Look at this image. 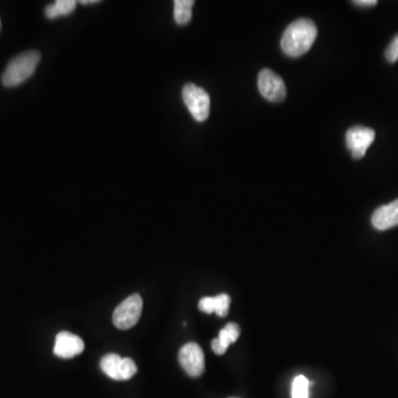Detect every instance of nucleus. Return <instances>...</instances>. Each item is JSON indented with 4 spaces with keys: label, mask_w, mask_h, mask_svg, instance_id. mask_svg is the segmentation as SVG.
Masks as SVG:
<instances>
[{
    "label": "nucleus",
    "mask_w": 398,
    "mask_h": 398,
    "mask_svg": "<svg viewBox=\"0 0 398 398\" xmlns=\"http://www.w3.org/2000/svg\"><path fill=\"white\" fill-rule=\"evenodd\" d=\"M83 350H85V343L81 337L75 334L70 332H60L56 337L53 353L61 359H72L81 354Z\"/></svg>",
    "instance_id": "nucleus-9"
},
{
    "label": "nucleus",
    "mask_w": 398,
    "mask_h": 398,
    "mask_svg": "<svg viewBox=\"0 0 398 398\" xmlns=\"http://www.w3.org/2000/svg\"><path fill=\"white\" fill-rule=\"evenodd\" d=\"M353 3L356 6H360V7H374V6L377 5L376 0H355Z\"/></svg>",
    "instance_id": "nucleus-18"
},
{
    "label": "nucleus",
    "mask_w": 398,
    "mask_h": 398,
    "mask_svg": "<svg viewBox=\"0 0 398 398\" xmlns=\"http://www.w3.org/2000/svg\"><path fill=\"white\" fill-rule=\"evenodd\" d=\"M372 224L377 230L391 229L398 226V198L377 208L372 216Z\"/></svg>",
    "instance_id": "nucleus-10"
},
{
    "label": "nucleus",
    "mask_w": 398,
    "mask_h": 398,
    "mask_svg": "<svg viewBox=\"0 0 398 398\" xmlns=\"http://www.w3.org/2000/svg\"><path fill=\"white\" fill-rule=\"evenodd\" d=\"M230 297L228 295H217V297H206L199 301L198 308L201 312L211 314L217 313L219 317H226L229 311Z\"/></svg>",
    "instance_id": "nucleus-11"
},
{
    "label": "nucleus",
    "mask_w": 398,
    "mask_h": 398,
    "mask_svg": "<svg viewBox=\"0 0 398 398\" xmlns=\"http://www.w3.org/2000/svg\"><path fill=\"white\" fill-rule=\"evenodd\" d=\"M0 28H1V23H0Z\"/></svg>",
    "instance_id": "nucleus-20"
},
{
    "label": "nucleus",
    "mask_w": 398,
    "mask_h": 398,
    "mask_svg": "<svg viewBox=\"0 0 398 398\" xmlns=\"http://www.w3.org/2000/svg\"><path fill=\"white\" fill-rule=\"evenodd\" d=\"M78 1L75 0H57L56 3L48 5L45 8V15L48 19H57L71 15L77 8Z\"/></svg>",
    "instance_id": "nucleus-12"
},
{
    "label": "nucleus",
    "mask_w": 398,
    "mask_h": 398,
    "mask_svg": "<svg viewBox=\"0 0 398 398\" xmlns=\"http://www.w3.org/2000/svg\"><path fill=\"white\" fill-rule=\"evenodd\" d=\"M142 309H143V300L141 295H130L127 299L117 305V309L114 310V325L120 330L131 329L139 322Z\"/></svg>",
    "instance_id": "nucleus-4"
},
{
    "label": "nucleus",
    "mask_w": 398,
    "mask_h": 398,
    "mask_svg": "<svg viewBox=\"0 0 398 398\" xmlns=\"http://www.w3.org/2000/svg\"><path fill=\"white\" fill-rule=\"evenodd\" d=\"M385 58L389 63H394V62L398 60V35L392 40L391 43H389V47L386 48Z\"/></svg>",
    "instance_id": "nucleus-16"
},
{
    "label": "nucleus",
    "mask_w": 398,
    "mask_h": 398,
    "mask_svg": "<svg viewBox=\"0 0 398 398\" xmlns=\"http://www.w3.org/2000/svg\"><path fill=\"white\" fill-rule=\"evenodd\" d=\"M233 398H235V397H233Z\"/></svg>",
    "instance_id": "nucleus-21"
},
{
    "label": "nucleus",
    "mask_w": 398,
    "mask_h": 398,
    "mask_svg": "<svg viewBox=\"0 0 398 398\" xmlns=\"http://www.w3.org/2000/svg\"><path fill=\"white\" fill-rule=\"evenodd\" d=\"M40 59L41 56L36 50L23 52L21 55L14 58L8 63L7 68L1 75L3 85L6 88H14L27 81L35 73Z\"/></svg>",
    "instance_id": "nucleus-2"
},
{
    "label": "nucleus",
    "mask_w": 398,
    "mask_h": 398,
    "mask_svg": "<svg viewBox=\"0 0 398 398\" xmlns=\"http://www.w3.org/2000/svg\"><path fill=\"white\" fill-rule=\"evenodd\" d=\"M318 37V28L310 19L295 20L282 36L281 48L291 58L301 57L309 51Z\"/></svg>",
    "instance_id": "nucleus-1"
},
{
    "label": "nucleus",
    "mask_w": 398,
    "mask_h": 398,
    "mask_svg": "<svg viewBox=\"0 0 398 398\" xmlns=\"http://www.w3.org/2000/svg\"><path fill=\"white\" fill-rule=\"evenodd\" d=\"M310 382L303 375H299L293 379L291 389L292 398H309Z\"/></svg>",
    "instance_id": "nucleus-15"
},
{
    "label": "nucleus",
    "mask_w": 398,
    "mask_h": 398,
    "mask_svg": "<svg viewBox=\"0 0 398 398\" xmlns=\"http://www.w3.org/2000/svg\"><path fill=\"white\" fill-rule=\"evenodd\" d=\"M101 369L105 375L114 381H127L137 372L136 364L130 357H121L117 354H108L101 360Z\"/></svg>",
    "instance_id": "nucleus-5"
},
{
    "label": "nucleus",
    "mask_w": 398,
    "mask_h": 398,
    "mask_svg": "<svg viewBox=\"0 0 398 398\" xmlns=\"http://www.w3.org/2000/svg\"><path fill=\"white\" fill-rule=\"evenodd\" d=\"M178 360L184 371L192 377H198L205 372V356L201 347L195 342L185 344L182 347Z\"/></svg>",
    "instance_id": "nucleus-7"
},
{
    "label": "nucleus",
    "mask_w": 398,
    "mask_h": 398,
    "mask_svg": "<svg viewBox=\"0 0 398 398\" xmlns=\"http://www.w3.org/2000/svg\"><path fill=\"white\" fill-rule=\"evenodd\" d=\"M100 3L99 0H80L79 4L81 5H90V4H98Z\"/></svg>",
    "instance_id": "nucleus-19"
},
{
    "label": "nucleus",
    "mask_w": 398,
    "mask_h": 398,
    "mask_svg": "<svg viewBox=\"0 0 398 398\" xmlns=\"http://www.w3.org/2000/svg\"><path fill=\"white\" fill-rule=\"evenodd\" d=\"M211 349H213V351L215 352L217 355H223V354H225L226 351H227V349L219 342L218 337L217 339L213 340V342H211Z\"/></svg>",
    "instance_id": "nucleus-17"
},
{
    "label": "nucleus",
    "mask_w": 398,
    "mask_h": 398,
    "mask_svg": "<svg viewBox=\"0 0 398 398\" xmlns=\"http://www.w3.org/2000/svg\"><path fill=\"white\" fill-rule=\"evenodd\" d=\"M260 93L270 102H281L287 97V88L280 75L270 69L260 71L258 77Z\"/></svg>",
    "instance_id": "nucleus-6"
},
{
    "label": "nucleus",
    "mask_w": 398,
    "mask_h": 398,
    "mask_svg": "<svg viewBox=\"0 0 398 398\" xmlns=\"http://www.w3.org/2000/svg\"><path fill=\"white\" fill-rule=\"evenodd\" d=\"M184 103L197 122H205L211 113V98L206 90L188 83L183 88Z\"/></svg>",
    "instance_id": "nucleus-3"
},
{
    "label": "nucleus",
    "mask_w": 398,
    "mask_h": 398,
    "mask_svg": "<svg viewBox=\"0 0 398 398\" xmlns=\"http://www.w3.org/2000/svg\"><path fill=\"white\" fill-rule=\"evenodd\" d=\"M347 149L351 151L353 159H363L366 151L375 140V132L370 127H353L347 131Z\"/></svg>",
    "instance_id": "nucleus-8"
},
{
    "label": "nucleus",
    "mask_w": 398,
    "mask_h": 398,
    "mask_svg": "<svg viewBox=\"0 0 398 398\" xmlns=\"http://www.w3.org/2000/svg\"><path fill=\"white\" fill-rule=\"evenodd\" d=\"M193 0H176L174 3V19L179 26L187 25L193 17Z\"/></svg>",
    "instance_id": "nucleus-13"
},
{
    "label": "nucleus",
    "mask_w": 398,
    "mask_h": 398,
    "mask_svg": "<svg viewBox=\"0 0 398 398\" xmlns=\"http://www.w3.org/2000/svg\"><path fill=\"white\" fill-rule=\"evenodd\" d=\"M240 335V329L236 323H229L219 332L218 340L223 344L226 349H228L230 344L235 343Z\"/></svg>",
    "instance_id": "nucleus-14"
}]
</instances>
